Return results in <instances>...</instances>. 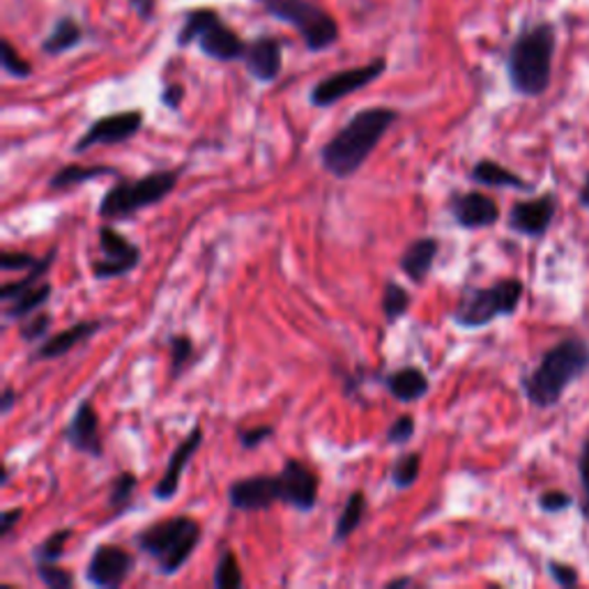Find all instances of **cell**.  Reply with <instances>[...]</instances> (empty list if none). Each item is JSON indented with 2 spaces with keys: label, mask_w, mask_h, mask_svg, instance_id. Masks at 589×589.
<instances>
[{
  "label": "cell",
  "mask_w": 589,
  "mask_h": 589,
  "mask_svg": "<svg viewBox=\"0 0 589 589\" xmlns=\"http://www.w3.org/2000/svg\"><path fill=\"white\" fill-rule=\"evenodd\" d=\"M413 309V292L400 286L394 279H387L383 288V300H381V311L387 325H396L398 320H404Z\"/></svg>",
  "instance_id": "29"
},
{
  "label": "cell",
  "mask_w": 589,
  "mask_h": 589,
  "mask_svg": "<svg viewBox=\"0 0 589 589\" xmlns=\"http://www.w3.org/2000/svg\"><path fill=\"white\" fill-rule=\"evenodd\" d=\"M245 69L258 84H275L283 69V42L275 35H258L247 44Z\"/></svg>",
  "instance_id": "19"
},
{
  "label": "cell",
  "mask_w": 589,
  "mask_h": 589,
  "mask_svg": "<svg viewBox=\"0 0 589 589\" xmlns=\"http://www.w3.org/2000/svg\"><path fill=\"white\" fill-rule=\"evenodd\" d=\"M129 8L133 10L141 21H152L157 12V0H127Z\"/></svg>",
  "instance_id": "46"
},
{
  "label": "cell",
  "mask_w": 589,
  "mask_h": 589,
  "mask_svg": "<svg viewBox=\"0 0 589 589\" xmlns=\"http://www.w3.org/2000/svg\"><path fill=\"white\" fill-rule=\"evenodd\" d=\"M400 120L392 106H366L343 122V127L320 148L323 169L336 180H351L362 171L368 157L376 152L387 131Z\"/></svg>",
  "instance_id": "1"
},
{
  "label": "cell",
  "mask_w": 589,
  "mask_h": 589,
  "mask_svg": "<svg viewBox=\"0 0 589 589\" xmlns=\"http://www.w3.org/2000/svg\"><path fill=\"white\" fill-rule=\"evenodd\" d=\"M23 516V508L14 506V508H6L3 514H0V539H10V534L14 529V525L21 521Z\"/></svg>",
  "instance_id": "45"
},
{
  "label": "cell",
  "mask_w": 589,
  "mask_h": 589,
  "mask_svg": "<svg viewBox=\"0 0 589 589\" xmlns=\"http://www.w3.org/2000/svg\"><path fill=\"white\" fill-rule=\"evenodd\" d=\"M10 476H12V470L6 465V470H3V486L10 484Z\"/></svg>",
  "instance_id": "52"
},
{
  "label": "cell",
  "mask_w": 589,
  "mask_h": 589,
  "mask_svg": "<svg viewBox=\"0 0 589 589\" xmlns=\"http://www.w3.org/2000/svg\"><path fill=\"white\" fill-rule=\"evenodd\" d=\"M169 347V381H178L184 376V371L190 368V364L196 357V343L190 334H171L167 339Z\"/></svg>",
  "instance_id": "30"
},
{
  "label": "cell",
  "mask_w": 589,
  "mask_h": 589,
  "mask_svg": "<svg viewBox=\"0 0 589 589\" xmlns=\"http://www.w3.org/2000/svg\"><path fill=\"white\" fill-rule=\"evenodd\" d=\"M84 29L74 17L63 14L53 23L51 33L42 40V53L44 56H63V53L74 51L84 42Z\"/></svg>",
  "instance_id": "24"
},
{
  "label": "cell",
  "mask_w": 589,
  "mask_h": 589,
  "mask_svg": "<svg viewBox=\"0 0 589 589\" xmlns=\"http://www.w3.org/2000/svg\"><path fill=\"white\" fill-rule=\"evenodd\" d=\"M35 574H38L40 582L49 589H69L74 585L72 571L61 567L58 561H38Z\"/></svg>",
  "instance_id": "37"
},
{
  "label": "cell",
  "mask_w": 589,
  "mask_h": 589,
  "mask_svg": "<svg viewBox=\"0 0 589 589\" xmlns=\"http://www.w3.org/2000/svg\"><path fill=\"white\" fill-rule=\"evenodd\" d=\"M578 203H580L582 207H587V210H589V173H587V178H585V184H582V190H580V194H578Z\"/></svg>",
  "instance_id": "50"
},
{
  "label": "cell",
  "mask_w": 589,
  "mask_h": 589,
  "mask_svg": "<svg viewBox=\"0 0 589 589\" xmlns=\"http://www.w3.org/2000/svg\"><path fill=\"white\" fill-rule=\"evenodd\" d=\"M143 122L146 116L139 109L101 116L88 125V129L82 133V139H78L69 150L72 154H86L97 146H122L137 137L143 129Z\"/></svg>",
  "instance_id": "10"
},
{
  "label": "cell",
  "mask_w": 589,
  "mask_h": 589,
  "mask_svg": "<svg viewBox=\"0 0 589 589\" xmlns=\"http://www.w3.org/2000/svg\"><path fill=\"white\" fill-rule=\"evenodd\" d=\"M38 263L40 258L29 251H0V267H3V272L33 270Z\"/></svg>",
  "instance_id": "41"
},
{
  "label": "cell",
  "mask_w": 589,
  "mask_h": 589,
  "mask_svg": "<svg viewBox=\"0 0 589 589\" xmlns=\"http://www.w3.org/2000/svg\"><path fill=\"white\" fill-rule=\"evenodd\" d=\"M51 325H53V318L44 311H38L29 318H23V323L19 325V339L23 343H40L49 336Z\"/></svg>",
  "instance_id": "38"
},
{
  "label": "cell",
  "mask_w": 589,
  "mask_h": 589,
  "mask_svg": "<svg viewBox=\"0 0 589 589\" xmlns=\"http://www.w3.org/2000/svg\"><path fill=\"white\" fill-rule=\"evenodd\" d=\"M137 491H139V476L133 472H120L114 476L109 489V506L114 512V518L122 516L125 508L133 502Z\"/></svg>",
  "instance_id": "34"
},
{
  "label": "cell",
  "mask_w": 589,
  "mask_h": 589,
  "mask_svg": "<svg viewBox=\"0 0 589 589\" xmlns=\"http://www.w3.org/2000/svg\"><path fill=\"white\" fill-rule=\"evenodd\" d=\"M63 438L76 453H84V457H90L95 461H99L104 457L99 415H97L90 398H84L82 404H78L69 424L65 426Z\"/></svg>",
  "instance_id": "15"
},
{
  "label": "cell",
  "mask_w": 589,
  "mask_h": 589,
  "mask_svg": "<svg viewBox=\"0 0 589 589\" xmlns=\"http://www.w3.org/2000/svg\"><path fill=\"white\" fill-rule=\"evenodd\" d=\"M578 474H580V484L585 495L589 497V440L585 442L580 457H578Z\"/></svg>",
  "instance_id": "48"
},
{
  "label": "cell",
  "mask_w": 589,
  "mask_h": 589,
  "mask_svg": "<svg viewBox=\"0 0 589 589\" xmlns=\"http://www.w3.org/2000/svg\"><path fill=\"white\" fill-rule=\"evenodd\" d=\"M219 17L217 10H212V8H194L184 14V21L180 25V31L175 35V46L178 49H186V46H192L201 33L207 29V25Z\"/></svg>",
  "instance_id": "31"
},
{
  "label": "cell",
  "mask_w": 589,
  "mask_h": 589,
  "mask_svg": "<svg viewBox=\"0 0 589 589\" xmlns=\"http://www.w3.org/2000/svg\"><path fill=\"white\" fill-rule=\"evenodd\" d=\"M72 537H74L72 527H63V529L51 532L49 537L33 550L35 561H58L65 555V548H67Z\"/></svg>",
  "instance_id": "35"
},
{
  "label": "cell",
  "mask_w": 589,
  "mask_h": 589,
  "mask_svg": "<svg viewBox=\"0 0 589 589\" xmlns=\"http://www.w3.org/2000/svg\"><path fill=\"white\" fill-rule=\"evenodd\" d=\"M106 328V318L95 320H78V323L65 328L58 334H51L44 341L38 343V347L31 355V362H53L69 355L76 345H84L95 334H99Z\"/></svg>",
  "instance_id": "18"
},
{
  "label": "cell",
  "mask_w": 589,
  "mask_h": 589,
  "mask_svg": "<svg viewBox=\"0 0 589 589\" xmlns=\"http://www.w3.org/2000/svg\"><path fill=\"white\" fill-rule=\"evenodd\" d=\"M203 440H205L203 426L196 424L192 431L178 442V447L171 451V457L167 461V470H164L162 479H159L152 489V497L157 502H169L171 497H175V493L180 491V479H182L184 470L190 468V463L199 453V449L203 447Z\"/></svg>",
  "instance_id": "16"
},
{
  "label": "cell",
  "mask_w": 589,
  "mask_h": 589,
  "mask_svg": "<svg viewBox=\"0 0 589 589\" xmlns=\"http://www.w3.org/2000/svg\"><path fill=\"white\" fill-rule=\"evenodd\" d=\"M415 585V578L413 576H398V578H392L385 582L387 589H394V587H410Z\"/></svg>",
  "instance_id": "49"
},
{
  "label": "cell",
  "mask_w": 589,
  "mask_h": 589,
  "mask_svg": "<svg viewBox=\"0 0 589 589\" xmlns=\"http://www.w3.org/2000/svg\"><path fill=\"white\" fill-rule=\"evenodd\" d=\"M580 512H582V516H585V521L589 523V497H585V500L580 502Z\"/></svg>",
  "instance_id": "51"
},
{
  "label": "cell",
  "mask_w": 589,
  "mask_h": 589,
  "mask_svg": "<svg viewBox=\"0 0 589 589\" xmlns=\"http://www.w3.org/2000/svg\"><path fill=\"white\" fill-rule=\"evenodd\" d=\"M470 180L474 184L493 186V190H516V192H532L534 184H529L518 173L504 169L495 159H479L470 171Z\"/></svg>",
  "instance_id": "23"
},
{
  "label": "cell",
  "mask_w": 589,
  "mask_h": 589,
  "mask_svg": "<svg viewBox=\"0 0 589 589\" xmlns=\"http://www.w3.org/2000/svg\"><path fill=\"white\" fill-rule=\"evenodd\" d=\"M555 214H557V196L546 192L542 196L516 201L512 210H508L506 226L508 231H514L518 235L542 239L548 235Z\"/></svg>",
  "instance_id": "14"
},
{
  "label": "cell",
  "mask_w": 589,
  "mask_h": 589,
  "mask_svg": "<svg viewBox=\"0 0 589 589\" xmlns=\"http://www.w3.org/2000/svg\"><path fill=\"white\" fill-rule=\"evenodd\" d=\"M214 589H239L245 587V576L239 569V561L231 548H224L217 565H214V576H212Z\"/></svg>",
  "instance_id": "33"
},
{
  "label": "cell",
  "mask_w": 589,
  "mask_h": 589,
  "mask_svg": "<svg viewBox=\"0 0 589 589\" xmlns=\"http://www.w3.org/2000/svg\"><path fill=\"white\" fill-rule=\"evenodd\" d=\"M587 371L589 343L580 336L561 339L559 343L548 347L537 366L521 376L523 396L534 408H553Z\"/></svg>",
  "instance_id": "3"
},
{
  "label": "cell",
  "mask_w": 589,
  "mask_h": 589,
  "mask_svg": "<svg viewBox=\"0 0 589 589\" xmlns=\"http://www.w3.org/2000/svg\"><path fill=\"white\" fill-rule=\"evenodd\" d=\"M453 224L463 231L491 228L500 222V205L481 192H459L447 203Z\"/></svg>",
  "instance_id": "17"
},
{
  "label": "cell",
  "mask_w": 589,
  "mask_h": 589,
  "mask_svg": "<svg viewBox=\"0 0 589 589\" xmlns=\"http://www.w3.org/2000/svg\"><path fill=\"white\" fill-rule=\"evenodd\" d=\"M0 65H3V72L12 78H31L33 76V65L19 56V51L10 40L0 42Z\"/></svg>",
  "instance_id": "36"
},
{
  "label": "cell",
  "mask_w": 589,
  "mask_h": 589,
  "mask_svg": "<svg viewBox=\"0 0 589 589\" xmlns=\"http://www.w3.org/2000/svg\"><path fill=\"white\" fill-rule=\"evenodd\" d=\"M133 569H137V555L116 544H99L88 559L86 580L99 589H118Z\"/></svg>",
  "instance_id": "11"
},
{
  "label": "cell",
  "mask_w": 589,
  "mask_h": 589,
  "mask_svg": "<svg viewBox=\"0 0 589 589\" xmlns=\"http://www.w3.org/2000/svg\"><path fill=\"white\" fill-rule=\"evenodd\" d=\"M421 472V453L419 451H406L392 463L389 481L396 491H408L417 484Z\"/></svg>",
  "instance_id": "32"
},
{
  "label": "cell",
  "mask_w": 589,
  "mask_h": 589,
  "mask_svg": "<svg viewBox=\"0 0 589 589\" xmlns=\"http://www.w3.org/2000/svg\"><path fill=\"white\" fill-rule=\"evenodd\" d=\"M196 44L203 56L214 63H237L245 58L249 42H245L222 17H217L201 33Z\"/></svg>",
  "instance_id": "20"
},
{
  "label": "cell",
  "mask_w": 589,
  "mask_h": 589,
  "mask_svg": "<svg viewBox=\"0 0 589 589\" xmlns=\"http://www.w3.org/2000/svg\"><path fill=\"white\" fill-rule=\"evenodd\" d=\"M256 3L272 19L298 31L311 53L332 49L341 38L339 21L325 8H320L315 0H256Z\"/></svg>",
  "instance_id": "7"
},
{
  "label": "cell",
  "mask_w": 589,
  "mask_h": 589,
  "mask_svg": "<svg viewBox=\"0 0 589 589\" xmlns=\"http://www.w3.org/2000/svg\"><path fill=\"white\" fill-rule=\"evenodd\" d=\"M56 254H58V247H51V249L46 251V256L40 258V263L33 267V270L25 272V277H21V279H17V281H10V283L0 286V300H3V302H12V300L19 298V294H23V292H29V290L38 288V286L44 281V277L49 275L53 260H56Z\"/></svg>",
  "instance_id": "27"
},
{
  "label": "cell",
  "mask_w": 589,
  "mask_h": 589,
  "mask_svg": "<svg viewBox=\"0 0 589 589\" xmlns=\"http://www.w3.org/2000/svg\"><path fill=\"white\" fill-rule=\"evenodd\" d=\"M184 95H186V90H184L182 84H169L162 90V95H159V101H162L169 111H180V106L184 101Z\"/></svg>",
  "instance_id": "44"
},
{
  "label": "cell",
  "mask_w": 589,
  "mask_h": 589,
  "mask_svg": "<svg viewBox=\"0 0 589 589\" xmlns=\"http://www.w3.org/2000/svg\"><path fill=\"white\" fill-rule=\"evenodd\" d=\"M546 569H548V576L553 578V582L559 587H576L580 582V574L576 571V567L565 565V561L548 559Z\"/></svg>",
  "instance_id": "43"
},
{
  "label": "cell",
  "mask_w": 589,
  "mask_h": 589,
  "mask_svg": "<svg viewBox=\"0 0 589 589\" xmlns=\"http://www.w3.org/2000/svg\"><path fill=\"white\" fill-rule=\"evenodd\" d=\"M525 286L521 279H500L486 288L465 290L459 307L451 313V323L461 330H481L497 318L514 315L523 302Z\"/></svg>",
  "instance_id": "6"
},
{
  "label": "cell",
  "mask_w": 589,
  "mask_h": 589,
  "mask_svg": "<svg viewBox=\"0 0 589 589\" xmlns=\"http://www.w3.org/2000/svg\"><path fill=\"white\" fill-rule=\"evenodd\" d=\"M182 173H184V167L159 169V171L146 173L141 178L118 180L111 190L104 192V196L97 205L99 219L125 222V219L137 217L141 210L159 205L175 192Z\"/></svg>",
  "instance_id": "5"
},
{
  "label": "cell",
  "mask_w": 589,
  "mask_h": 589,
  "mask_svg": "<svg viewBox=\"0 0 589 589\" xmlns=\"http://www.w3.org/2000/svg\"><path fill=\"white\" fill-rule=\"evenodd\" d=\"M99 239V258L90 260V272L95 281H111L120 277H129L143 260V251L133 245L118 228L106 222L97 228Z\"/></svg>",
  "instance_id": "8"
},
{
  "label": "cell",
  "mask_w": 589,
  "mask_h": 589,
  "mask_svg": "<svg viewBox=\"0 0 589 589\" xmlns=\"http://www.w3.org/2000/svg\"><path fill=\"white\" fill-rule=\"evenodd\" d=\"M201 542L203 525L186 514L157 521L133 534V546L154 561L159 576L167 578L175 576L192 559Z\"/></svg>",
  "instance_id": "4"
},
{
  "label": "cell",
  "mask_w": 589,
  "mask_h": 589,
  "mask_svg": "<svg viewBox=\"0 0 589 589\" xmlns=\"http://www.w3.org/2000/svg\"><path fill=\"white\" fill-rule=\"evenodd\" d=\"M417 433V424L413 415H400L394 419V424H389L387 433H385V442L392 447H404L408 442H413Z\"/></svg>",
  "instance_id": "39"
},
{
  "label": "cell",
  "mask_w": 589,
  "mask_h": 589,
  "mask_svg": "<svg viewBox=\"0 0 589 589\" xmlns=\"http://www.w3.org/2000/svg\"><path fill=\"white\" fill-rule=\"evenodd\" d=\"M111 175L120 178V171L109 167V164H93V167L65 164L61 171H56L49 178V190L65 192V190H72V186L86 184V182L99 180V178H111Z\"/></svg>",
  "instance_id": "25"
},
{
  "label": "cell",
  "mask_w": 589,
  "mask_h": 589,
  "mask_svg": "<svg viewBox=\"0 0 589 589\" xmlns=\"http://www.w3.org/2000/svg\"><path fill=\"white\" fill-rule=\"evenodd\" d=\"M440 254V239L433 235H421L404 249L398 258V267L415 286H421L433 272L436 258Z\"/></svg>",
  "instance_id": "21"
},
{
  "label": "cell",
  "mask_w": 589,
  "mask_h": 589,
  "mask_svg": "<svg viewBox=\"0 0 589 589\" xmlns=\"http://www.w3.org/2000/svg\"><path fill=\"white\" fill-rule=\"evenodd\" d=\"M277 433V428L272 424H258L251 428H239L237 431V445L245 451H254L260 445H265L272 436Z\"/></svg>",
  "instance_id": "40"
},
{
  "label": "cell",
  "mask_w": 589,
  "mask_h": 589,
  "mask_svg": "<svg viewBox=\"0 0 589 589\" xmlns=\"http://www.w3.org/2000/svg\"><path fill=\"white\" fill-rule=\"evenodd\" d=\"M574 506V497L565 491H546L539 495V508L544 514H561V512H567V508Z\"/></svg>",
  "instance_id": "42"
},
{
  "label": "cell",
  "mask_w": 589,
  "mask_h": 589,
  "mask_svg": "<svg viewBox=\"0 0 589 589\" xmlns=\"http://www.w3.org/2000/svg\"><path fill=\"white\" fill-rule=\"evenodd\" d=\"M51 292H53L51 281H42L38 288L19 294L17 300L8 302L6 311H3V320L6 323H14V320L19 323V320L42 311V307L51 300Z\"/></svg>",
  "instance_id": "28"
},
{
  "label": "cell",
  "mask_w": 589,
  "mask_h": 589,
  "mask_svg": "<svg viewBox=\"0 0 589 589\" xmlns=\"http://www.w3.org/2000/svg\"><path fill=\"white\" fill-rule=\"evenodd\" d=\"M385 72H387V58L383 56L373 58L360 67L332 72L320 78V82L311 88L309 104L315 106V109H330V106L339 104L341 99L368 88L371 84H376Z\"/></svg>",
  "instance_id": "9"
},
{
  "label": "cell",
  "mask_w": 589,
  "mask_h": 589,
  "mask_svg": "<svg viewBox=\"0 0 589 589\" xmlns=\"http://www.w3.org/2000/svg\"><path fill=\"white\" fill-rule=\"evenodd\" d=\"M281 504L300 514H311L320 497V476L307 463L298 459H286L281 472Z\"/></svg>",
  "instance_id": "13"
},
{
  "label": "cell",
  "mask_w": 589,
  "mask_h": 589,
  "mask_svg": "<svg viewBox=\"0 0 589 589\" xmlns=\"http://www.w3.org/2000/svg\"><path fill=\"white\" fill-rule=\"evenodd\" d=\"M557 29L550 21L527 23L506 51V78L521 97H542L553 82Z\"/></svg>",
  "instance_id": "2"
},
{
  "label": "cell",
  "mask_w": 589,
  "mask_h": 589,
  "mask_svg": "<svg viewBox=\"0 0 589 589\" xmlns=\"http://www.w3.org/2000/svg\"><path fill=\"white\" fill-rule=\"evenodd\" d=\"M366 495L364 491H353L351 495H347L343 508H341V514L334 523V532H332V544L341 546L345 544L347 539L353 537V534L362 527L364 523V516H366Z\"/></svg>",
  "instance_id": "26"
},
{
  "label": "cell",
  "mask_w": 589,
  "mask_h": 589,
  "mask_svg": "<svg viewBox=\"0 0 589 589\" xmlns=\"http://www.w3.org/2000/svg\"><path fill=\"white\" fill-rule=\"evenodd\" d=\"M17 404H19V392L12 385H6L3 394H0V415L10 417Z\"/></svg>",
  "instance_id": "47"
},
{
  "label": "cell",
  "mask_w": 589,
  "mask_h": 589,
  "mask_svg": "<svg viewBox=\"0 0 589 589\" xmlns=\"http://www.w3.org/2000/svg\"><path fill=\"white\" fill-rule=\"evenodd\" d=\"M226 497L235 512H267L275 504H281V479L279 474H251L235 479L226 491Z\"/></svg>",
  "instance_id": "12"
},
{
  "label": "cell",
  "mask_w": 589,
  "mask_h": 589,
  "mask_svg": "<svg viewBox=\"0 0 589 589\" xmlns=\"http://www.w3.org/2000/svg\"><path fill=\"white\" fill-rule=\"evenodd\" d=\"M383 387L394 400H398V404L413 406L428 394L431 383H428L426 373L419 366H400L387 373V376L383 378Z\"/></svg>",
  "instance_id": "22"
}]
</instances>
